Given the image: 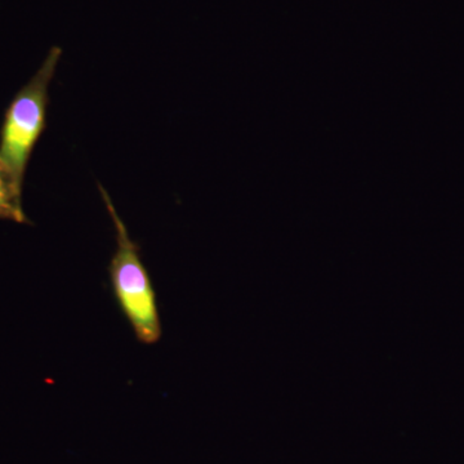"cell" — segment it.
Here are the masks:
<instances>
[{
  "instance_id": "6da1fadb",
  "label": "cell",
  "mask_w": 464,
  "mask_h": 464,
  "mask_svg": "<svg viewBox=\"0 0 464 464\" xmlns=\"http://www.w3.org/2000/svg\"><path fill=\"white\" fill-rule=\"evenodd\" d=\"M99 190L116 231V249L108 268L116 304L132 326L137 341L143 344L158 343L161 338V323L157 293L143 265L141 249L130 239L108 191L101 185Z\"/></svg>"
},
{
  "instance_id": "7a4b0ae2",
  "label": "cell",
  "mask_w": 464,
  "mask_h": 464,
  "mask_svg": "<svg viewBox=\"0 0 464 464\" xmlns=\"http://www.w3.org/2000/svg\"><path fill=\"white\" fill-rule=\"evenodd\" d=\"M63 50L53 47L41 69L17 92L5 110L0 130V166L24 185L27 164L47 127L50 84Z\"/></svg>"
},
{
  "instance_id": "3957f363",
  "label": "cell",
  "mask_w": 464,
  "mask_h": 464,
  "mask_svg": "<svg viewBox=\"0 0 464 464\" xmlns=\"http://www.w3.org/2000/svg\"><path fill=\"white\" fill-rule=\"evenodd\" d=\"M0 219L32 225L23 208V186L0 166Z\"/></svg>"
}]
</instances>
